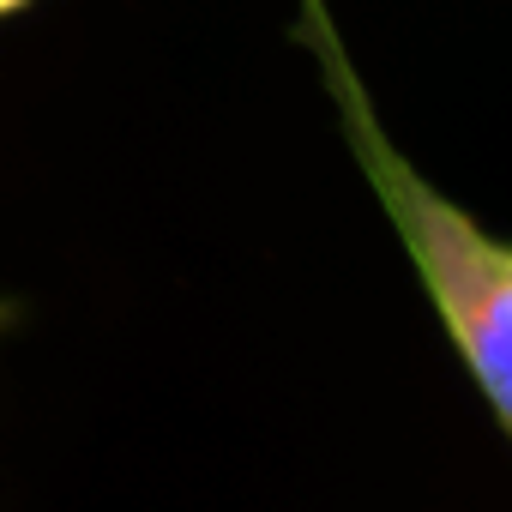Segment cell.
<instances>
[{
    "mask_svg": "<svg viewBox=\"0 0 512 512\" xmlns=\"http://www.w3.org/2000/svg\"><path fill=\"white\" fill-rule=\"evenodd\" d=\"M25 7V0H0V19H7V13H19Z\"/></svg>",
    "mask_w": 512,
    "mask_h": 512,
    "instance_id": "obj_2",
    "label": "cell"
},
{
    "mask_svg": "<svg viewBox=\"0 0 512 512\" xmlns=\"http://www.w3.org/2000/svg\"><path fill=\"white\" fill-rule=\"evenodd\" d=\"M314 25H320V55H326V73H332V97H338L350 145L368 169V187L380 193L386 217L398 223V241L410 253V266H416L440 326L452 332L476 392L494 404L500 428L512 434V247L482 235V223L458 199H446L392 145V133L368 109L344 49L332 43V25L320 13H314Z\"/></svg>",
    "mask_w": 512,
    "mask_h": 512,
    "instance_id": "obj_1",
    "label": "cell"
}]
</instances>
